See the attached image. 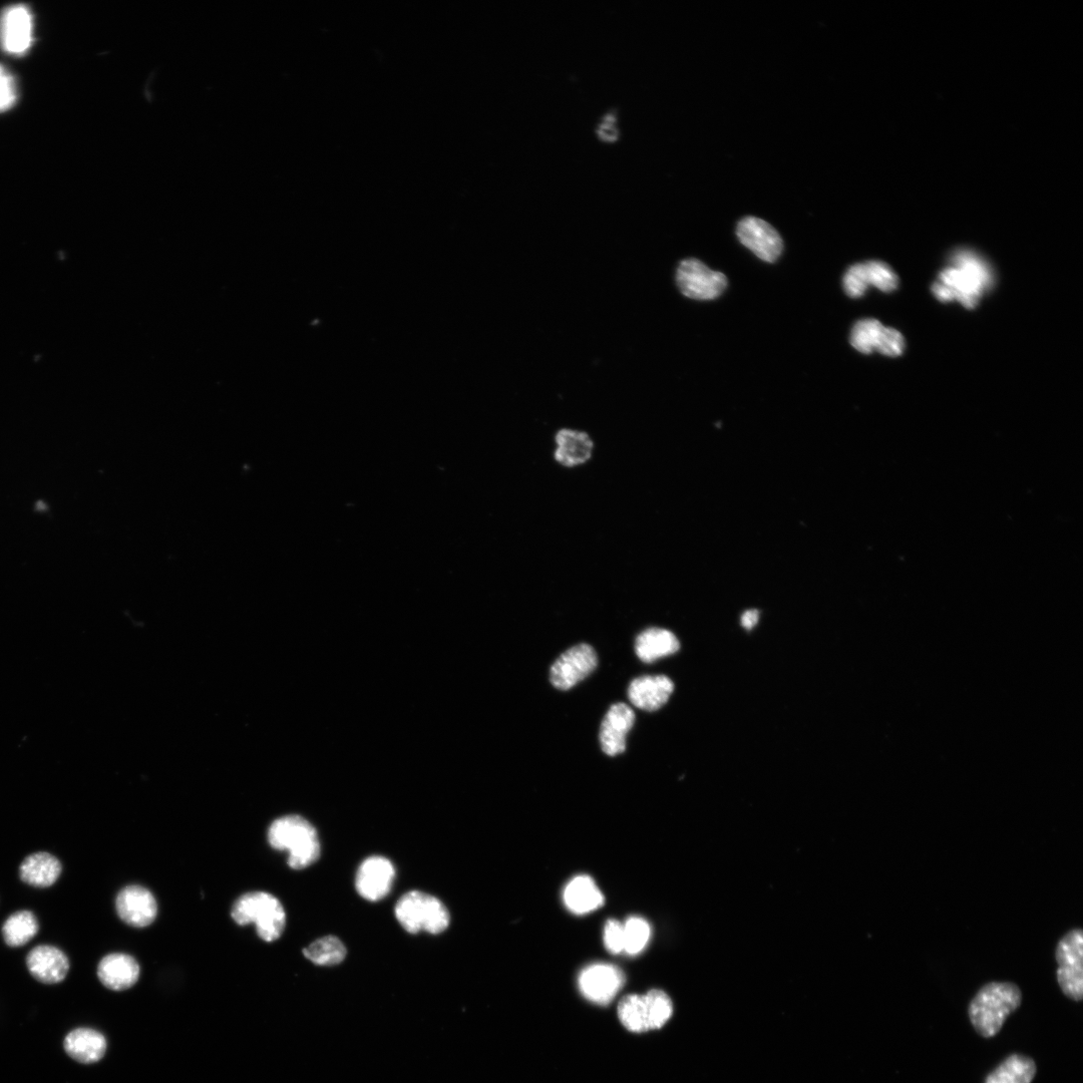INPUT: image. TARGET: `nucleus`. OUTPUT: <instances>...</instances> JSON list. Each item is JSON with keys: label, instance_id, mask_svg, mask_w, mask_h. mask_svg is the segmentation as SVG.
<instances>
[{"label": "nucleus", "instance_id": "obj_13", "mask_svg": "<svg viewBox=\"0 0 1083 1083\" xmlns=\"http://www.w3.org/2000/svg\"><path fill=\"white\" fill-rule=\"evenodd\" d=\"M624 984V975L616 966L594 964L585 968L579 976V988L590 1001L607 1004L613 1000Z\"/></svg>", "mask_w": 1083, "mask_h": 1083}, {"label": "nucleus", "instance_id": "obj_11", "mask_svg": "<svg viewBox=\"0 0 1083 1083\" xmlns=\"http://www.w3.org/2000/svg\"><path fill=\"white\" fill-rule=\"evenodd\" d=\"M737 235L743 245L766 262L777 261L783 252L784 243L779 232L760 218L746 217L741 220Z\"/></svg>", "mask_w": 1083, "mask_h": 1083}, {"label": "nucleus", "instance_id": "obj_34", "mask_svg": "<svg viewBox=\"0 0 1083 1083\" xmlns=\"http://www.w3.org/2000/svg\"><path fill=\"white\" fill-rule=\"evenodd\" d=\"M616 117L610 113L604 116L603 122L598 126V136L608 142H612L617 139L619 132L615 127Z\"/></svg>", "mask_w": 1083, "mask_h": 1083}, {"label": "nucleus", "instance_id": "obj_24", "mask_svg": "<svg viewBox=\"0 0 1083 1083\" xmlns=\"http://www.w3.org/2000/svg\"><path fill=\"white\" fill-rule=\"evenodd\" d=\"M1036 1072V1063L1032 1058L1014 1053L990 1072L984 1083H1031Z\"/></svg>", "mask_w": 1083, "mask_h": 1083}, {"label": "nucleus", "instance_id": "obj_5", "mask_svg": "<svg viewBox=\"0 0 1083 1083\" xmlns=\"http://www.w3.org/2000/svg\"><path fill=\"white\" fill-rule=\"evenodd\" d=\"M395 913L401 926L411 934L427 932L438 935L446 931L451 922L446 905L421 891L405 894L397 903Z\"/></svg>", "mask_w": 1083, "mask_h": 1083}, {"label": "nucleus", "instance_id": "obj_9", "mask_svg": "<svg viewBox=\"0 0 1083 1083\" xmlns=\"http://www.w3.org/2000/svg\"><path fill=\"white\" fill-rule=\"evenodd\" d=\"M843 285L848 296L859 298L871 285L890 293L898 288L899 278L888 264L873 260L851 266L844 276Z\"/></svg>", "mask_w": 1083, "mask_h": 1083}, {"label": "nucleus", "instance_id": "obj_26", "mask_svg": "<svg viewBox=\"0 0 1083 1083\" xmlns=\"http://www.w3.org/2000/svg\"><path fill=\"white\" fill-rule=\"evenodd\" d=\"M304 956L316 965L334 966L346 957L344 944L334 936H326L314 941L303 950Z\"/></svg>", "mask_w": 1083, "mask_h": 1083}, {"label": "nucleus", "instance_id": "obj_16", "mask_svg": "<svg viewBox=\"0 0 1083 1083\" xmlns=\"http://www.w3.org/2000/svg\"><path fill=\"white\" fill-rule=\"evenodd\" d=\"M27 967L39 982L58 984L64 981L69 973L70 960L58 947L40 945L28 954Z\"/></svg>", "mask_w": 1083, "mask_h": 1083}, {"label": "nucleus", "instance_id": "obj_35", "mask_svg": "<svg viewBox=\"0 0 1083 1083\" xmlns=\"http://www.w3.org/2000/svg\"><path fill=\"white\" fill-rule=\"evenodd\" d=\"M760 612L758 610L746 611L742 616V625L747 630H752L758 624Z\"/></svg>", "mask_w": 1083, "mask_h": 1083}, {"label": "nucleus", "instance_id": "obj_20", "mask_svg": "<svg viewBox=\"0 0 1083 1083\" xmlns=\"http://www.w3.org/2000/svg\"><path fill=\"white\" fill-rule=\"evenodd\" d=\"M63 871L60 860L47 852L27 857L20 867L21 880L36 888H49L59 880Z\"/></svg>", "mask_w": 1083, "mask_h": 1083}, {"label": "nucleus", "instance_id": "obj_17", "mask_svg": "<svg viewBox=\"0 0 1083 1083\" xmlns=\"http://www.w3.org/2000/svg\"><path fill=\"white\" fill-rule=\"evenodd\" d=\"M674 684L665 675H646L634 679L628 688L631 703L645 711H656L667 703Z\"/></svg>", "mask_w": 1083, "mask_h": 1083}, {"label": "nucleus", "instance_id": "obj_1", "mask_svg": "<svg viewBox=\"0 0 1083 1083\" xmlns=\"http://www.w3.org/2000/svg\"><path fill=\"white\" fill-rule=\"evenodd\" d=\"M1021 1002L1022 992L1015 983L989 982L979 989L969 1004L970 1021L980 1036L992 1038Z\"/></svg>", "mask_w": 1083, "mask_h": 1083}, {"label": "nucleus", "instance_id": "obj_22", "mask_svg": "<svg viewBox=\"0 0 1083 1083\" xmlns=\"http://www.w3.org/2000/svg\"><path fill=\"white\" fill-rule=\"evenodd\" d=\"M564 902L574 914L591 913L604 904V896L594 880L586 875L571 880L564 890Z\"/></svg>", "mask_w": 1083, "mask_h": 1083}, {"label": "nucleus", "instance_id": "obj_14", "mask_svg": "<svg viewBox=\"0 0 1083 1083\" xmlns=\"http://www.w3.org/2000/svg\"><path fill=\"white\" fill-rule=\"evenodd\" d=\"M119 917L128 925L144 928L151 925L158 914V904L153 894L141 886L124 888L116 900Z\"/></svg>", "mask_w": 1083, "mask_h": 1083}, {"label": "nucleus", "instance_id": "obj_18", "mask_svg": "<svg viewBox=\"0 0 1083 1083\" xmlns=\"http://www.w3.org/2000/svg\"><path fill=\"white\" fill-rule=\"evenodd\" d=\"M98 976L105 987L113 991H124L138 982L140 966L135 958L128 954L113 953L99 963Z\"/></svg>", "mask_w": 1083, "mask_h": 1083}, {"label": "nucleus", "instance_id": "obj_6", "mask_svg": "<svg viewBox=\"0 0 1083 1083\" xmlns=\"http://www.w3.org/2000/svg\"><path fill=\"white\" fill-rule=\"evenodd\" d=\"M1056 979L1063 994L1076 1002L1083 998V933L1072 929L1058 941Z\"/></svg>", "mask_w": 1083, "mask_h": 1083}, {"label": "nucleus", "instance_id": "obj_32", "mask_svg": "<svg viewBox=\"0 0 1083 1083\" xmlns=\"http://www.w3.org/2000/svg\"><path fill=\"white\" fill-rule=\"evenodd\" d=\"M604 944L612 954H619L624 951V925L617 920L607 921L604 928Z\"/></svg>", "mask_w": 1083, "mask_h": 1083}, {"label": "nucleus", "instance_id": "obj_33", "mask_svg": "<svg viewBox=\"0 0 1083 1083\" xmlns=\"http://www.w3.org/2000/svg\"><path fill=\"white\" fill-rule=\"evenodd\" d=\"M17 100L16 84L5 68L0 66V112L8 111Z\"/></svg>", "mask_w": 1083, "mask_h": 1083}, {"label": "nucleus", "instance_id": "obj_7", "mask_svg": "<svg viewBox=\"0 0 1083 1083\" xmlns=\"http://www.w3.org/2000/svg\"><path fill=\"white\" fill-rule=\"evenodd\" d=\"M676 284L680 292L691 299L712 300L728 287L724 273L709 269L701 261L689 258L680 262L676 271Z\"/></svg>", "mask_w": 1083, "mask_h": 1083}, {"label": "nucleus", "instance_id": "obj_10", "mask_svg": "<svg viewBox=\"0 0 1083 1083\" xmlns=\"http://www.w3.org/2000/svg\"><path fill=\"white\" fill-rule=\"evenodd\" d=\"M396 868L387 858L370 857L359 866L355 877L357 893L371 902L386 898L392 891Z\"/></svg>", "mask_w": 1083, "mask_h": 1083}, {"label": "nucleus", "instance_id": "obj_15", "mask_svg": "<svg viewBox=\"0 0 1083 1083\" xmlns=\"http://www.w3.org/2000/svg\"><path fill=\"white\" fill-rule=\"evenodd\" d=\"M634 711L625 703H616L606 713L600 730L602 751L609 757L625 752L626 737L634 726Z\"/></svg>", "mask_w": 1083, "mask_h": 1083}, {"label": "nucleus", "instance_id": "obj_23", "mask_svg": "<svg viewBox=\"0 0 1083 1083\" xmlns=\"http://www.w3.org/2000/svg\"><path fill=\"white\" fill-rule=\"evenodd\" d=\"M680 648L677 637L666 629L649 628L638 635L635 651L641 661L652 663L659 658L672 655Z\"/></svg>", "mask_w": 1083, "mask_h": 1083}, {"label": "nucleus", "instance_id": "obj_2", "mask_svg": "<svg viewBox=\"0 0 1083 1083\" xmlns=\"http://www.w3.org/2000/svg\"><path fill=\"white\" fill-rule=\"evenodd\" d=\"M268 842L273 849L288 853V865L294 870L305 869L320 858L317 831L300 816H285L274 821L268 830Z\"/></svg>", "mask_w": 1083, "mask_h": 1083}, {"label": "nucleus", "instance_id": "obj_31", "mask_svg": "<svg viewBox=\"0 0 1083 1083\" xmlns=\"http://www.w3.org/2000/svg\"><path fill=\"white\" fill-rule=\"evenodd\" d=\"M904 349L905 340L903 335L894 328L884 326L876 350L881 354L897 357L904 352Z\"/></svg>", "mask_w": 1083, "mask_h": 1083}, {"label": "nucleus", "instance_id": "obj_8", "mask_svg": "<svg viewBox=\"0 0 1083 1083\" xmlns=\"http://www.w3.org/2000/svg\"><path fill=\"white\" fill-rule=\"evenodd\" d=\"M598 657L592 646L576 645L562 654L550 670V681L560 690H569L597 667Z\"/></svg>", "mask_w": 1083, "mask_h": 1083}, {"label": "nucleus", "instance_id": "obj_27", "mask_svg": "<svg viewBox=\"0 0 1083 1083\" xmlns=\"http://www.w3.org/2000/svg\"><path fill=\"white\" fill-rule=\"evenodd\" d=\"M618 1016L623 1025L632 1032L649 1030L643 995L625 996L618 1005Z\"/></svg>", "mask_w": 1083, "mask_h": 1083}, {"label": "nucleus", "instance_id": "obj_30", "mask_svg": "<svg viewBox=\"0 0 1083 1083\" xmlns=\"http://www.w3.org/2000/svg\"><path fill=\"white\" fill-rule=\"evenodd\" d=\"M623 925L625 935L624 951L629 955L639 954L645 949L651 936L648 922L640 917H631Z\"/></svg>", "mask_w": 1083, "mask_h": 1083}, {"label": "nucleus", "instance_id": "obj_29", "mask_svg": "<svg viewBox=\"0 0 1083 1083\" xmlns=\"http://www.w3.org/2000/svg\"><path fill=\"white\" fill-rule=\"evenodd\" d=\"M649 1030L661 1028L671 1017L673 1006L670 998L661 990H651L643 995Z\"/></svg>", "mask_w": 1083, "mask_h": 1083}, {"label": "nucleus", "instance_id": "obj_19", "mask_svg": "<svg viewBox=\"0 0 1083 1083\" xmlns=\"http://www.w3.org/2000/svg\"><path fill=\"white\" fill-rule=\"evenodd\" d=\"M64 1047L70 1057L83 1064L100 1061L106 1054L104 1034L92 1028H77L65 1038Z\"/></svg>", "mask_w": 1083, "mask_h": 1083}, {"label": "nucleus", "instance_id": "obj_12", "mask_svg": "<svg viewBox=\"0 0 1083 1083\" xmlns=\"http://www.w3.org/2000/svg\"><path fill=\"white\" fill-rule=\"evenodd\" d=\"M33 17L25 6L9 8L0 20V43L6 52L21 56L32 47Z\"/></svg>", "mask_w": 1083, "mask_h": 1083}, {"label": "nucleus", "instance_id": "obj_28", "mask_svg": "<svg viewBox=\"0 0 1083 1083\" xmlns=\"http://www.w3.org/2000/svg\"><path fill=\"white\" fill-rule=\"evenodd\" d=\"M884 325L876 319L858 321L851 332V344L859 352L870 354L877 349Z\"/></svg>", "mask_w": 1083, "mask_h": 1083}, {"label": "nucleus", "instance_id": "obj_25", "mask_svg": "<svg viewBox=\"0 0 1083 1083\" xmlns=\"http://www.w3.org/2000/svg\"><path fill=\"white\" fill-rule=\"evenodd\" d=\"M40 925L36 915L23 910L11 915L3 926L5 942L10 947H22L39 933Z\"/></svg>", "mask_w": 1083, "mask_h": 1083}, {"label": "nucleus", "instance_id": "obj_3", "mask_svg": "<svg viewBox=\"0 0 1083 1083\" xmlns=\"http://www.w3.org/2000/svg\"><path fill=\"white\" fill-rule=\"evenodd\" d=\"M952 265L940 273L939 281L950 290L953 300L973 309L982 294L991 287L992 274L988 266L969 251L956 253Z\"/></svg>", "mask_w": 1083, "mask_h": 1083}, {"label": "nucleus", "instance_id": "obj_21", "mask_svg": "<svg viewBox=\"0 0 1083 1083\" xmlns=\"http://www.w3.org/2000/svg\"><path fill=\"white\" fill-rule=\"evenodd\" d=\"M593 442L583 432L564 429L556 435V461L565 467L585 464L592 456Z\"/></svg>", "mask_w": 1083, "mask_h": 1083}, {"label": "nucleus", "instance_id": "obj_4", "mask_svg": "<svg viewBox=\"0 0 1083 1083\" xmlns=\"http://www.w3.org/2000/svg\"><path fill=\"white\" fill-rule=\"evenodd\" d=\"M231 915L240 926L254 924L258 936L265 942L279 939L286 926V913L281 902L266 892L241 896L234 903Z\"/></svg>", "mask_w": 1083, "mask_h": 1083}]
</instances>
